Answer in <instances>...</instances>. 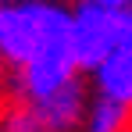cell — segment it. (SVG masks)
I'll return each mask as SVG.
<instances>
[{"label": "cell", "instance_id": "cell-4", "mask_svg": "<svg viewBox=\"0 0 132 132\" xmlns=\"http://www.w3.org/2000/svg\"><path fill=\"white\" fill-rule=\"evenodd\" d=\"M75 79H79V64L71 57V46L64 43V46L39 54L25 68H18V93L25 96V104H32V100H46V96L61 93Z\"/></svg>", "mask_w": 132, "mask_h": 132}, {"label": "cell", "instance_id": "cell-2", "mask_svg": "<svg viewBox=\"0 0 132 132\" xmlns=\"http://www.w3.org/2000/svg\"><path fill=\"white\" fill-rule=\"evenodd\" d=\"M125 18L129 14L111 11V7H100L96 0H79L71 7V18H68V46H71V57H75L79 71H89L93 75L121 46V39H125Z\"/></svg>", "mask_w": 132, "mask_h": 132}, {"label": "cell", "instance_id": "cell-5", "mask_svg": "<svg viewBox=\"0 0 132 132\" xmlns=\"http://www.w3.org/2000/svg\"><path fill=\"white\" fill-rule=\"evenodd\" d=\"M93 89H96V96L114 100V104L132 111V39L129 36L121 39V46L104 64L93 71Z\"/></svg>", "mask_w": 132, "mask_h": 132}, {"label": "cell", "instance_id": "cell-8", "mask_svg": "<svg viewBox=\"0 0 132 132\" xmlns=\"http://www.w3.org/2000/svg\"><path fill=\"white\" fill-rule=\"evenodd\" d=\"M125 36L132 39V11H129V18H125Z\"/></svg>", "mask_w": 132, "mask_h": 132}, {"label": "cell", "instance_id": "cell-10", "mask_svg": "<svg viewBox=\"0 0 132 132\" xmlns=\"http://www.w3.org/2000/svg\"><path fill=\"white\" fill-rule=\"evenodd\" d=\"M0 71H4V57H0Z\"/></svg>", "mask_w": 132, "mask_h": 132}, {"label": "cell", "instance_id": "cell-6", "mask_svg": "<svg viewBox=\"0 0 132 132\" xmlns=\"http://www.w3.org/2000/svg\"><path fill=\"white\" fill-rule=\"evenodd\" d=\"M79 132H129V107L104 100V96H93Z\"/></svg>", "mask_w": 132, "mask_h": 132}, {"label": "cell", "instance_id": "cell-3", "mask_svg": "<svg viewBox=\"0 0 132 132\" xmlns=\"http://www.w3.org/2000/svg\"><path fill=\"white\" fill-rule=\"evenodd\" d=\"M86 111H89V93L75 79L71 86H64L46 100H32V104L22 100L18 107H11L7 118L0 121V132H79Z\"/></svg>", "mask_w": 132, "mask_h": 132}, {"label": "cell", "instance_id": "cell-7", "mask_svg": "<svg viewBox=\"0 0 132 132\" xmlns=\"http://www.w3.org/2000/svg\"><path fill=\"white\" fill-rule=\"evenodd\" d=\"M100 7H111V11H121V14H129L132 11V0H96Z\"/></svg>", "mask_w": 132, "mask_h": 132}, {"label": "cell", "instance_id": "cell-11", "mask_svg": "<svg viewBox=\"0 0 132 132\" xmlns=\"http://www.w3.org/2000/svg\"><path fill=\"white\" fill-rule=\"evenodd\" d=\"M4 4H7V0H0V7H4Z\"/></svg>", "mask_w": 132, "mask_h": 132}, {"label": "cell", "instance_id": "cell-1", "mask_svg": "<svg viewBox=\"0 0 132 132\" xmlns=\"http://www.w3.org/2000/svg\"><path fill=\"white\" fill-rule=\"evenodd\" d=\"M68 18L71 7L64 4H14L0 7V57L4 64L25 68L39 54L68 43Z\"/></svg>", "mask_w": 132, "mask_h": 132}, {"label": "cell", "instance_id": "cell-9", "mask_svg": "<svg viewBox=\"0 0 132 132\" xmlns=\"http://www.w3.org/2000/svg\"><path fill=\"white\" fill-rule=\"evenodd\" d=\"M14 4H54V0H14Z\"/></svg>", "mask_w": 132, "mask_h": 132}]
</instances>
